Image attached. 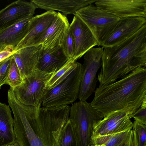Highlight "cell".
<instances>
[{"instance_id":"ffe728a7","label":"cell","mask_w":146,"mask_h":146,"mask_svg":"<svg viewBox=\"0 0 146 146\" xmlns=\"http://www.w3.org/2000/svg\"><path fill=\"white\" fill-rule=\"evenodd\" d=\"M90 146H134L133 131L130 129L93 138L91 139Z\"/></svg>"},{"instance_id":"83f0119b","label":"cell","mask_w":146,"mask_h":146,"mask_svg":"<svg viewBox=\"0 0 146 146\" xmlns=\"http://www.w3.org/2000/svg\"><path fill=\"white\" fill-rule=\"evenodd\" d=\"M12 55L0 62V89L6 84L10 69Z\"/></svg>"},{"instance_id":"52a82bcc","label":"cell","mask_w":146,"mask_h":146,"mask_svg":"<svg viewBox=\"0 0 146 146\" xmlns=\"http://www.w3.org/2000/svg\"><path fill=\"white\" fill-rule=\"evenodd\" d=\"M53 74L36 69L32 74L25 78L20 85L13 89L17 100L26 105L40 107L48 90L46 83Z\"/></svg>"},{"instance_id":"ba28073f","label":"cell","mask_w":146,"mask_h":146,"mask_svg":"<svg viewBox=\"0 0 146 146\" xmlns=\"http://www.w3.org/2000/svg\"><path fill=\"white\" fill-rule=\"evenodd\" d=\"M103 48H92L85 54L78 98L80 101H86L96 89L98 80L96 74L102 66Z\"/></svg>"},{"instance_id":"44dd1931","label":"cell","mask_w":146,"mask_h":146,"mask_svg":"<svg viewBox=\"0 0 146 146\" xmlns=\"http://www.w3.org/2000/svg\"><path fill=\"white\" fill-rule=\"evenodd\" d=\"M128 115L129 114L124 111L115 112L108 115L94 125L91 139L100 136L107 128Z\"/></svg>"},{"instance_id":"5bb4252c","label":"cell","mask_w":146,"mask_h":146,"mask_svg":"<svg viewBox=\"0 0 146 146\" xmlns=\"http://www.w3.org/2000/svg\"><path fill=\"white\" fill-rule=\"evenodd\" d=\"M69 24L66 16L59 13L43 37L36 45L41 44V49H50L61 46Z\"/></svg>"},{"instance_id":"f1b7e54d","label":"cell","mask_w":146,"mask_h":146,"mask_svg":"<svg viewBox=\"0 0 146 146\" xmlns=\"http://www.w3.org/2000/svg\"><path fill=\"white\" fill-rule=\"evenodd\" d=\"M135 121L144 125H146V98L143 100L140 108L130 117Z\"/></svg>"},{"instance_id":"4316f807","label":"cell","mask_w":146,"mask_h":146,"mask_svg":"<svg viewBox=\"0 0 146 146\" xmlns=\"http://www.w3.org/2000/svg\"><path fill=\"white\" fill-rule=\"evenodd\" d=\"M132 129L134 132V146H146V125L134 121Z\"/></svg>"},{"instance_id":"30bf717a","label":"cell","mask_w":146,"mask_h":146,"mask_svg":"<svg viewBox=\"0 0 146 146\" xmlns=\"http://www.w3.org/2000/svg\"><path fill=\"white\" fill-rule=\"evenodd\" d=\"M57 15V13L50 11L33 16L29 20L26 34L14 52L24 47L36 45L44 36Z\"/></svg>"},{"instance_id":"2e32d148","label":"cell","mask_w":146,"mask_h":146,"mask_svg":"<svg viewBox=\"0 0 146 146\" xmlns=\"http://www.w3.org/2000/svg\"><path fill=\"white\" fill-rule=\"evenodd\" d=\"M98 0H32L37 7L46 11H60L66 16L74 15L79 9L94 3Z\"/></svg>"},{"instance_id":"8fae6325","label":"cell","mask_w":146,"mask_h":146,"mask_svg":"<svg viewBox=\"0 0 146 146\" xmlns=\"http://www.w3.org/2000/svg\"><path fill=\"white\" fill-rule=\"evenodd\" d=\"M37 8L31 1L19 0L11 3L0 11V31L32 18Z\"/></svg>"},{"instance_id":"3957f363","label":"cell","mask_w":146,"mask_h":146,"mask_svg":"<svg viewBox=\"0 0 146 146\" xmlns=\"http://www.w3.org/2000/svg\"><path fill=\"white\" fill-rule=\"evenodd\" d=\"M99 85L121 78L139 67L146 66V24L131 37L114 45L104 47Z\"/></svg>"},{"instance_id":"7a4b0ae2","label":"cell","mask_w":146,"mask_h":146,"mask_svg":"<svg viewBox=\"0 0 146 146\" xmlns=\"http://www.w3.org/2000/svg\"><path fill=\"white\" fill-rule=\"evenodd\" d=\"M90 103L103 118L112 112L124 111L130 117L146 98V69L139 67L117 81L99 85Z\"/></svg>"},{"instance_id":"277c9868","label":"cell","mask_w":146,"mask_h":146,"mask_svg":"<svg viewBox=\"0 0 146 146\" xmlns=\"http://www.w3.org/2000/svg\"><path fill=\"white\" fill-rule=\"evenodd\" d=\"M103 118L90 103L75 102L70 107L69 119L73 127L77 146H90L94 125Z\"/></svg>"},{"instance_id":"4dcf8cb0","label":"cell","mask_w":146,"mask_h":146,"mask_svg":"<svg viewBox=\"0 0 146 146\" xmlns=\"http://www.w3.org/2000/svg\"><path fill=\"white\" fill-rule=\"evenodd\" d=\"M6 146H14V143L9 145H8Z\"/></svg>"},{"instance_id":"f546056e","label":"cell","mask_w":146,"mask_h":146,"mask_svg":"<svg viewBox=\"0 0 146 146\" xmlns=\"http://www.w3.org/2000/svg\"><path fill=\"white\" fill-rule=\"evenodd\" d=\"M13 49L10 47H6L0 51V62L12 55Z\"/></svg>"},{"instance_id":"484cf974","label":"cell","mask_w":146,"mask_h":146,"mask_svg":"<svg viewBox=\"0 0 146 146\" xmlns=\"http://www.w3.org/2000/svg\"><path fill=\"white\" fill-rule=\"evenodd\" d=\"M23 81L18 67L12 57L9 75L6 84L9 85L10 88L13 89L20 85Z\"/></svg>"},{"instance_id":"9c48e42d","label":"cell","mask_w":146,"mask_h":146,"mask_svg":"<svg viewBox=\"0 0 146 146\" xmlns=\"http://www.w3.org/2000/svg\"><path fill=\"white\" fill-rule=\"evenodd\" d=\"M94 5L120 19L146 18V0H98Z\"/></svg>"},{"instance_id":"e0dca14e","label":"cell","mask_w":146,"mask_h":146,"mask_svg":"<svg viewBox=\"0 0 146 146\" xmlns=\"http://www.w3.org/2000/svg\"><path fill=\"white\" fill-rule=\"evenodd\" d=\"M68 60L60 46L48 50L41 49L36 69L48 73L54 74Z\"/></svg>"},{"instance_id":"5b68a950","label":"cell","mask_w":146,"mask_h":146,"mask_svg":"<svg viewBox=\"0 0 146 146\" xmlns=\"http://www.w3.org/2000/svg\"><path fill=\"white\" fill-rule=\"evenodd\" d=\"M82 65L78 62L70 73L53 88L48 90L42 102L43 107L67 105L78 98L81 81Z\"/></svg>"},{"instance_id":"cb8c5ba5","label":"cell","mask_w":146,"mask_h":146,"mask_svg":"<svg viewBox=\"0 0 146 146\" xmlns=\"http://www.w3.org/2000/svg\"><path fill=\"white\" fill-rule=\"evenodd\" d=\"M133 123L129 115L123 118L104 130L100 136L111 135L132 129Z\"/></svg>"},{"instance_id":"8992f818","label":"cell","mask_w":146,"mask_h":146,"mask_svg":"<svg viewBox=\"0 0 146 146\" xmlns=\"http://www.w3.org/2000/svg\"><path fill=\"white\" fill-rule=\"evenodd\" d=\"M74 15L79 17L87 26L99 46H101L120 19L93 4L79 9Z\"/></svg>"},{"instance_id":"7402d4cb","label":"cell","mask_w":146,"mask_h":146,"mask_svg":"<svg viewBox=\"0 0 146 146\" xmlns=\"http://www.w3.org/2000/svg\"><path fill=\"white\" fill-rule=\"evenodd\" d=\"M77 60L73 58L66 64L48 81L46 86L48 90L52 88L64 79L72 70Z\"/></svg>"},{"instance_id":"4fadbf2b","label":"cell","mask_w":146,"mask_h":146,"mask_svg":"<svg viewBox=\"0 0 146 146\" xmlns=\"http://www.w3.org/2000/svg\"><path fill=\"white\" fill-rule=\"evenodd\" d=\"M145 24L146 18L143 17L121 18L101 46L104 48L111 46L124 41Z\"/></svg>"},{"instance_id":"d4e9b609","label":"cell","mask_w":146,"mask_h":146,"mask_svg":"<svg viewBox=\"0 0 146 146\" xmlns=\"http://www.w3.org/2000/svg\"><path fill=\"white\" fill-rule=\"evenodd\" d=\"M75 46L74 36L69 27L66 31L60 46L64 53L69 60L73 58Z\"/></svg>"},{"instance_id":"603a6c76","label":"cell","mask_w":146,"mask_h":146,"mask_svg":"<svg viewBox=\"0 0 146 146\" xmlns=\"http://www.w3.org/2000/svg\"><path fill=\"white\" fill-rule=\"evenodd\" d=\"M58 146H77L76 137L69 118L61 131Z\"/></svg>"},{"instance_id":"7c38bea8","label":"cell","mask_w":146,"mask_h":146,"mask_svg":"<svg viewBox=\"0 0 146 146\" xmlns=\"http://www.w3.org/2000/svg\"><path fill=\"white\" fill-rule=\"evenodd\" d=\"M69 28L74 36L75 49L74 58L77 60L90 49L98 43L86 24L78 17L74 15Z\"/></svg>"},{"instance_id":"d6986e66","label":"cell","mask_w":146,"mask_h":146,"mask_svg":"<svg viewBox=\"0 0 146 146\" xmlns=\"http://www.w3.org/2000/svg\"><path fill=\"white\" fill-rule=\"evenodd\" d=\"M16 142L14 119L10 106L0 102V146H6Z\"/></svg>"},{"instance_id":"ac0fdd59","label":"cell","mask_w":146,"mask_h":146,"mask_svg":"<svg viewBox=\"0 0 146 146\" xmlns=\"http://www.w3.org/2000/svg\"><path fill=\"white\" fill-rule=\"evenodd\" d=\"M31 19H25L0 30V47H10L14 51L26 34Z\"/></svg>"},{"instance_id":"6da1fadb","label":"cell","mask_w":146,"mask_h":146,"mask_svg":"<svg viewBox=\"0 0 146 146\" xmlns=\"http://www.w3.org/2000/svg\"><path fill=\"white\" fill-rule=\"evenodd\" d=\"M9 105L14 116L16 142L19 146H58L61 131L69 118L68 105L36 110L17 100Z\"/></svg>"},{"instance_id":"1f68e13d","label":"cell","mask_w":146,"mask_h":146,"mask_svg":"<svg viewBox=\"0 0 146 146\" xmlns=\"http://www.w3.org/2000/svg\"><path fill=\"white\" fill-rule=\"evenodd\" d=\"M3 48L0 47V51L4 48Z\"/></svg>"},{"instance_id":"9a60e30c","label":"cell","mask_w":146,"mask_h":146,"mask_svg":"<svg viewBox=\"0 0 146 146\" xmlns=\"http://www.w3.org/2000/svg\"><path fill=\"white\" fill-rule=\"evenodd\" d=\"M41 49V44L21 48L14 51L12 57L17 65L23 80L36 69Z\"/></svg>"}]
</instances>
